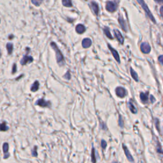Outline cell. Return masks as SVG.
Returning <instances> with one entry per match:
<instances>
[{
  "mask_svg": "<svg viewBox=\"0 0 163 163\" xmlns=\"http://www.w3.org/2000/svg\"><path fill=\"white\" fill-rule=\"evenodd\" d=\"M51 46L53 48V49L55 51L56 54V59H57V64L61 66H63L65 65V58L63 55H62L61 51L57 47V45L54 42H51Z\"/></svg>",
  "mask_w": 163,
  "mask_h": 163,
  "instance_id": "obj_1",
  "label": "cell"
},
{
  "mask_svg": "<svg viewBox=\"0 0 163 163\" xmlns=\"http://www.w3.org/2000/svg\"><path fill=\"white\" fill-rule=\"evenodd\" d=\"M137 2H138V3L142 6V7L143 9L145 10V13H146L147 15L148 16V17L150 18V19L151 20L154 24H156V19H154V16H152V13H151V11H150L148 6H147V4L145 3V2L143 1V0H137Z\"/></svg>",
  "mask_w": 163,
  "mask_h": 163,
  "instance_id": "obj_2",
  "label": "cell"
},
{
  "mask_svg": "<svg viewBox=\"0 0 163 163\" xmlns=\"http://www.w3.org/2000/svg\"><path fill=\"white\" fill-rule=\"evenodd\" d=\"M117 8V4L114 2L108 1L106 3V9L109 12H114L116 11Z\"/></svg>",
  "mask_w": 163,
  "mask_h": 163,
  "instance_id": "obj_3",
  "label": "cell"
},
{
  "mask_svg": "<svg viewBox=\"0 0 163 163\" xmlns=\"http://www.w3.org/2000/svg\"><path fill=\"white\" fill-rule=\"evenodd\" d=\"M36 105L40 106L43 108H50L51 106V103L50 102H47L44 99H39L38 100H37L35 103Z\"/></svg>",
  "mask_w": 163,
  "mask_h": 163,
  "instance_id": "obj_4",
  "label": "cell"
},
{
  "mask_svg": "<svg viewBox=\"0 0 163 163\" xmlns=\"http://www.w3.org/2000/svg\"><path fill=\"white\" fill-rule=\"evenodd\" d=\"M115 93H116V95L119 97H120V98L124 97L127 95L126 90L124 88H123V87H117L116 89H115Z\"/></svg>",
  "mask_w": 163,
  "mask_h": 163,
  "instance_id": "obj_5",
  "label": "cell"
},
{
  "mask_svg": "<svg viewBox=\"0 0 163 163\" xmlns=\"http://www.w3.org/2000/svg\"><path fill=\"white\" fill-rule=\"evenodd\" d=\"M108 48L110 49V51H111L113 56H114V57L116 60V61L118 62L119 63H120V57H119L118 52L116 51V50H115L114 48H113L110 44H108Z\"/></svg>",
  "mask_w": 163,
  "mask_h": 163,
  "instance_id": "obj_6",
  "label": "cell"
},
{
  "mask_svg": "<svg viewBox=\"0 0 163 163\" xmlns=\"http://www.w3.org/2000/svg\"><path fill=\"white\" fill-rule=\"evenodd\" d=\"M140 48H141V51L144 54H148L150 53V51H151L150 46L147 43H145V42L142 43L140 46Z\"/></svg>",
  "mask_w": 163,
  "mask_h": 163,
  "instance_id": "obj_7",
  "label": "cell"
},
{
  "mask_svg": "<svg viewBox=\"0 0 163 163\" xmlns=\"http://www.w3.org/2000/svg\"><path fill=\"white\" fill-rule=\"evenodd\" d=\"M122 147H123V150H124V151L125 155H126V156L127 159H128V161H130V162H133L134 161V159H133V156H131V154H130V152L129 151V150L127 148V147L125 145H122Z\"/></svg>",
  "mask_w": 163,
  "mask_h": 163,
  "instance_id": "obj_8",
  "label": "cell"
},
{
  "mask_svg": "<svg viewBox=\"0 0 163 163\" xmlns=\"http://www.w3.org/2000/svg\"><path fill=\"white\" fill-rule=\"evenodd\" d=\"M33 61V58L31 56L26 55L23 57V58L20 61V64L22 65H26L28 62H31Z\"/></svg>",
  "mask_w": 163,
  "mask_h": 163,
  "instance_id": "obj_9",
  "label": "cell"
},
{
  "mask_svg": "<svg viewBox=\"0 0 163 163\" xmlns=\"http://www.w3.org/2000/svg\"><path fill=\"white\" fill-rule=\"evenodd\" d=\"M114 33L115 36L116 37V38L118 40V41L120 42V43L123 44L124 43V38L122 35L121 34L120 32L117 29H114Z\"/></svg>",
  "mask_w": 163,
  "mask_h": 163,
  "instance_id": "obj_10",
  "label": "cell"
},
{
  "mask_svg": "<svg viewBox=\"0 0 163 163\" xmlns=\"http://www.w3.org/2000/svg\"><path fill=\"white\" fill-rule=\"evenodd\" d=\"M119 22L120 27L122 28V29L125 31L126 32L127 31V27H126V22H125L124 19H123V17L121 16H119Z\"/></svg>",
  "mask_w": 163,
  "mask_h": 163,
  "instance_id": "obj_11",
  "label": "cell"
},
{
  "mask_svg": "<svg viewBox=\"0 0 163 163\" xmlns=\"http://www.w3.org/2000/svg\"><path fill=\"white\" fill-rule=\"evenodd\" d=\"M90 6L91 7V9L93 10V11L94 12V14L97 16L98 15V13H99V7H98V5L94 2H91V4H90Z\"/></svg>",
  "mask_w": 163,
  "mask_h": 163,
  "instance_id": "obj_12",
  "label": "cell"
},
{
  "mask_svg": "<svg viewBox=\"0 0 163 163\" xmlns=\"http://www.w3.org/2000/svg\"><path fill=\"white\" fill-rule=\"evenodd\" d=\"M92 45V41L89 38H85L82 41V47L84 48H89Z\"/></svg>",
  "mask_w": 163,
  "mask_h": 163,
  "instance_id": "obj_13",
  "label": "cell"
},
{
  "mask_svg": "<svg viewBox=\"0 0 163 163\" xmlns=\"http://www.w3.org/2000/svg\"><path fill=\"white\" fill-rule=\"evenodd\" d=\"M76 31L79 34H82L85 31V28L82 24H78L76 26Z\"/></svg>",
  "mask_w": 163,
  "mask_h": 163,
  "instance_id": "obj_14",
  "label": "cell"
},
{
  "mask_svg": "<svg viewBox=\"0 0 163 163\" xmlns=\"http://www.w3.org/2000/svg\"><path fill=\"white\" fill-rule=\"evenodd\" d=\"M38 89H39V82L38 81H35L31 87V91L32 92H36L38 90Z\"/></svg>",
  "mask_w": 163,
  "mask_h": 163,
  "instance_id": "obj_15",
  "label": "cell"
},
{
  "mask_svg": "<svg viewBox=\"0 0 163 163\" xmlns=\"http://www.w3.org/2000/svg\"><path fill=\"white\" fill-rule=\"evenodd\" d=\"M148 93H140V99L142 100V102L144 103H147L148 101Z\"/></svg>",
  "mask_w": 163,
  "mask_h": 163,
  "instance_id": "obj_16",
  "label": "cell"
},
{
  "mask_svg": "<svg viewBox=\"0 0 163 163\" xmlns=\"http://www.w3.org/2000/svg\"><path fill=\"white\" fill-rule=\"evenodd\" d=\"M128 106H129V108L130 110V111L133 113V114H136L137 113V110L136 108H135V106H134L133 103L131 102V101H129V103H128Z\"/></svg>",
  "mask_w": 163,
  "mask_h": 163,
  "instance_id": "obj_17",
  "label": "cell"
},
{
  "mask_svg": "<svg viewBox=\"0 0 163 163\" xmlns=\"http://www.w3.org/2000/svg\"><path fill=\"white\" fill-rule=\"evenodd\" d=\"M103 31H104V33L105 34V35L109 39H111V40L114 39V38H113V36H111V33H110V31L108 28L105 27V28L103 29Z\"/></svg>",
  "mask_w": 163,
  "mask_h": 163,
  "instance_id": "obj_18",
  "label": "cell"
},
{
  "mask_svg": "<svg viewBox=\"0 0 163 163\" xmlns=\"http://www.w3.org/2000/svg\"><path fill=\"white\" fill-rule=\"evenodd\" d=\"M130 72H131V77H133V79L136 82L138 81V75L135 72V71H134L133 70L132 68H131V69H130Z\"/></svg>",
  "mask_w": 163,
  "mask_h": 163,
  "instance_id": "obj_19",
  "label": "cell"
},
{
  "mask_svg": "<svg viewBox=\"0 0 163 163\" xmlns=\"http://www.w3.org/2000/svg\"><path fill=\"white\" fill-rule=\"evenodd\" d=\"M62 3L63 6L66 7H72V3L71 0H62Z\"/></svg>",
  "mask_w": 163,
  "mask_h": 163,
  "instance_id": "obj_20",
  "label": "cell"
},
{
  "mask_svg": "<svg viewBox=\"0 0 163 163\" xmlns=\"http://www.w3.org/2000/svg\"><path fill=\"white\" fill-rule=\"evenodd\" d=\"M95 153H96L95 149L94 147H93L91 150V161L93 163H96V158Z\"/></svg>",
  "mask_w": 163,
  "mask_h": 163,
  "instance_id": "obj_21",
  "label": "cell"
},
{
  "mask_svg": "<svg viewBox=\"0 0 163 163\" xmlns=\"http://www.w3.org/2000/svg\"><path fill=\"white\" fill-rule=\"evenodd\" d=\"M7 48L8 52V54H11L13 51V44L11 43H8L7 44Z\"/></svg>",
  "mask_w": 163,
  "mask_h": 163,
  "instance_id": "obj_22",
  "label": "cell"
},
{
  "mask_svg": "<svg viewBox=\"0 0 163 163\" xmlns=\"http://www.w3.org/2000/svg\"><path fill=\"white\" fill-rule=\"evenodd\" d=\"M8 129L9 128L7 125L6 122H3V123H2L1 124V131H7L8 130Z\"/></svg>",
  "mask_w": 163,
  "mask_h": 163,
  "instance_id": "obj_23",
  "label": "cell"
},
{
  "mask_svg": "<svg viewBox=\"0 0 163 163\" xmlns=\"http://www.w3.org/2000/svg\"><path fill=\"white\" fill-rule=\"evenodd\" d=\"M8 149H9V145L8 143H4L3 145V151L4 154L8 153Z\"/></svg>",
  "mask_w": 163,
  "mask_h": 163,
  "instance_id": "obj_24",
  "label": "cell"
},
{
  "mask_svg": "<svg viewBox=\"0 0 163 163\" xmlns=\"http://www.w3.org/2000/svg\"><path fill=\"white\" fill-rule=\"evenodd\" d=\"M43 1V0H31V2L36 7H38L42 4Z\"/></svg>",
  "mask_w": 163,
  "mask_h": 163,
  "instance_id": "obj_25",
  "label": "cell"
},
{
  "mask_svg": "<svg viewBox=\"0 0 163 163\" xmlns=\"http://www.w3.org/2000/svg\"><path fill=\"white\" fill-rule=\"evenodd\" d=\"M37 148L38 147L36 146L34 147V148L31 150V155L33 157H37L38 156V152H37Z\"/></svg>",
  "mask_w": 163,
  "mask_h": 163,
  "instance_id": "obj_26",
  "label": "cell"
},
{
  "mask_svg": "<svg viewBox=\"0 0 163 163\" xmlns=\"http://www.w3.org/2000/svg\"><path fill=\"white\" fill-rule=\"evenodd\" d=\"M118 122H119V126L120 128H122L124 127V122H123L122 117L121 115H119Z\"/></svg>",
  "mask_w": 163,
  "mask_h": 163,
  "instance_id": "obj_27",
  "label": "cell"
},
{
  "mask_svg": "<svg viewBox=\"0 0 163 163\" xmlns=\"http://www.w3.org/2000/svg\"><path fill=\"white\" fill-rule=\"evenodd\" d=\"M99 126H100V128H101V129H103V130L106 131V130L107 129V127H106V124H105L104 123V122H103V121L100 120Z\"/></svg>",
  "mask_w": 163,
  "mask_h": 163,
  "instance_id": "obj_28",
  "label": "cell"
},
{
  "mask_svg": "<svg viewBox=\"0 0 163 163\" xmlns=\"http://www.w3.org/2000/svg\"><path fill=\"white\" fill-rule=\"evenodd\" d=\"M101 145H102V147L103 148V149H105L106 146H107V143H106V142L104 140H102V142H101Z\"/></svg>",
  "mask_w": 163,
  "mask_h": 163,
  "instance_id": "obj_29",
  "label": "cell"
},
{
  "mask_svg": "<svg viewBox=\"0 0 163 163\" xmlns=\"http://www.w3.org/2000/svg\"><path fill=\"white\" fill-rule=\"evenodd\" d=\"M64 77L65 78H66V79H68V80H70V79H71V75H70V72L69 71H68L65 75V76H64Z\"/></svg>",
  "mask_w": 163,
  "mask_h": 163,
  "instance_id": "obj_30",
  "label": "cell"
},
{
  "mask_svg": "<svg viewBox=\"0 0 163 163\" xmlns=\"http://www.w3.org/2000/svg\"><path fill=\"white\" fill-rule=\"evenodd\" d=\"M158 59H159V62H161V65H163V55L159 56Z\"/></svg>",
  "mask_w": 163,
  "mask_h": 163,
  "instance_id": "obj_31",
  "label": "cell"
},
{
  "mask_svg": "<svg viewBox=\"0 0 163 163\" xmlns=\"http://www.w3.org/2000/svg\"><path fill=\"white\" fill-rule=\"evenodd\" d=\"M16 68H17V65L16 64H14L13 66V71H12V73H14L15 72H16Z\"/></svg>",
  "mask_w": 163,
  "mask_h": 163,
  "instance_id": "obj_32",
  "label": "cell"
},
{
  "mask_svg": "<svg viewBox=\"0 0 163 163\" xmlns=\"http://www.w3.org/2000/svg\"><path fill=\"white\" fill-rule=\"evenodd\" d=\"M9 156H10V154L8 153H7V154H5V156H4L3 158L5 159H8L9 157Z\"/></svg>",
  "mask_w": 163,
  "mask_h": 163,
  "instance_id": "obj_33",
  "label": "cell"
},
{
  "mask_svg": "<svg viewBox=\"0 0 163 163\" xmlns=\"http://www.w3.org/2000/svg\"><path fill=\"white\" fill-rule=\"evenodd\" d=\"M160 13H161V16L163 17V7H162L160 9Z\"/></svg>",
  "mask_w": 163,
  "mask_h": 163,
  "instance_id": "obj_34",
  "label": "cell"
},
{
  "mask_svg": "<svg viewBox=\"0 0 163 163\" xmlns=\"http://www.w3.org/2000/svg\"><path fill=\"white\" fill-rule=\"evenodd\" d=\"M154 1L159 3H163V0H154Z\"/></svg>",
  "mask_w": 163,
  "mask_h": 163,
  "instance_id": "obj_35",
  "label": "cell"
},
{
  "mask_svg": "<svg viewBox=\"0 0 163 163\" xmlns=\"http://www.w3.org/2000/svg\"><path fill=\"white\" fill-rule=\"evenodd\" d=\"M111 163H117V162H115V161H114V162H112Z\"/></svg>",
  "mask_w": 163,
  "mask_h": 163,
  "instance_id": "obj_36",
  "label": "cell"
}]
</instances>
